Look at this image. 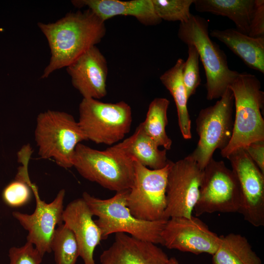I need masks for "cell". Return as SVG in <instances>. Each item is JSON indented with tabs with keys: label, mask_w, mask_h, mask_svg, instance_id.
<instances>
[{
	"label": "cell",
	"mask_w": 264,
	"mask_h": 264,
	"mask_svg": "<svg viewBox=\"0 0 264 264\" xmlns=\"http://www.w3.org/2000/svg\"><path fill=\"white\" fill-rule=\"evenodd\" d=\"M105 21L89 9L70 12L58 21L48 23L38 22L46 37L51 57L41 78L67 67L105 36Z\"/></svg>",
	"instance_id": "cell-1"
},
{
	"label": "cell",
	"mask_w": 264,
	"mask_h": 264,
	"mask_svg": "<svg viewBox=\"0 0 264 264\" xmlns=\"http://www.w3.org/2000/svg\"><path fill=\"white\" fill-rule=\"evenodd\" d=\"M234 97L235 116L231 140L221 151L227 158L234 151L249 144L264 140V120L261 110L264 105V93L257 77L243 72L229 86Z\"/></svg>",
	"instance_id": "cell-2"
},
{
	"label": "cell",
	"mask_w": 264,
	"mask_h": 264,
	"mask_svg": "<svg viewBox=\"0 0 264 264\" xmlns=\"http://www.w3.org/2000/svg\"><path fill=\"white\" fill-rule=\"evenodd\" d=\"M208 26L205 18L192 14L188 21L180 23L177 36L196 48L205 71L206 98L212 100L223 95L239 72L230 69L225 52L211 39Z\"/></svg>",
	"instance_id": "cell-3"
},
{
	"label": "cell",
	"mask_w": 264,
	"mask_h": 264,
	"mask_svg": "<svg viewBox=\"0 0 264 264\" xmlns=\"http://www.w3.org/2000/svg\"><path fill=\"white\" fill-rule=\"evenodd\" d=\"M129 190L117 192L108 199H101L84 192L83 198L100 229L102 240L111 234L124 233L140 240L162 244L161 233L167 220L149 221L139 220L131 213L126 203Z\"/></svg>",
	"instance_id": "cell-4"
},
{
	"label": "cell",
	"mask_w": 264,
	"mask_h": 264,
	"mask_svg": "<svg viewBox=\"0 0 264 264\" xmlns=\"http://www.w3.org/2000/svg\"><path fill=\"white\" fill-rule=\"evenodd\" d=\"M73 167L84 178L111 191L129 190L132 184L133 161L114 145L100 151L78 144L74 154Z\"/></svg>",
	"instance_id": "cell-5"
},
{
	"label": "cell",
	"mask_w": 264,
	"mask_h": 264,
	"mask_svg": "<svg viewBox=\"0 0 264 264\" xmlns=\"http://www.w3.org/2000/svg\"><path fill=\"white\" fill-rule=\"evenodd\" d=\"M34 135L40 157L52 159L66 169L73 167L77 145L87 140L78 121L72 115L53 110L38 114Z\"/></svg>",
	"instance_id": "cell-6"
},
{
	"label": "cell",
	"mask_w": 264,
	"mask_h": 264,
	"mask_svg": "<svg viewBox=\"0 0 264 264\" xmlns=\"http://www.w3.org/2000/svg\"><path fill=\"white\" fill-rule=\"evenodd\" d=\"M78 123L87 140L111 145L122 140L132 121L130 106L124 101L104 103L83 98L79 106Z\"/></svg>",
	"instance_id": "cell-7"
},
{
	"label": "cell",
	"mask_w": 264,
	"mask_h": 264,
	"mask_svg": "<svg viewBox=\"0 0 264 264\" xmlns=\"http://www.w3.org/2000/svg\"><path fill=\"white\" fill-rule=\"evenodd\" d=\"M234 97L228 88L216 103L201 109L196 120L199 139L189 155L203 170L217 149L220 151L228 145L233 132Z\"/></svg>",
	"instance_id": "cell-8"
},
{
	"label": "cell",
	"mask_w": 264,
	"mask_h": 264,
	"mask_svg": "<svg viewBox=\"0 0 264 264\" xmlns=\"http://www.w3.org/2000/svg\"><path fill=\"white\" fill-rule=\"evenodd\" d=\"M171 161L163 168L157 170L133 161L134 178L126 203L135 218L149 221L165 220L166 190Z\"/></svg>",
	"instance_id": "cell-9"
},
{
	"label": "cell",
	"mask_w": 264,
	"mask_h": 264,
	"mask_svg": "<svg viewBox=\"0 0 264 264\" xmlns=\"http://www.w3.org/2000/svg\"><path fill=\"white\" fill-rule=\"evenodd\" d=\"M239 198V184L234 173L223 161L212 158L203 170L199 197L194 209L196 216L237 212Z\"/></svg>",
	"instance_id": "cell-10"
},
{
	"label": "cell",
	"mask_w": 264,
	"mask_h": 264,
	"mask_svg": "<svg viewBox=\"0 0 264 264\" xmlns=\"http://www.w3.org/2000/svg\"><path fill=\"white\" fill-rule=\"evenodd\" d=\"M203 170L189 155L171 161L166 190L164 218H191L198 201Z\"/></svg>",
	"instance_id": "cell-11"
},
{
	"label": "cell",
	"mask_w": 264,
	"mask_h": 264,
	"mask_svg": "<svg viewBox=\"0 0 264 264\" xmlns=\"http://www.w3.org/2000/svg\"><path fill=\"white\" fill-rule=\"evenodd\" d=\"M232 171L239 187L238 213L255 227L264 226V174L243 148L230 154Z\"/></svg>",
	"instance_id": "cell-12"
},
{
	"label": "cell",
	"mask_w": 264,
	"mask_h": 264,
	"mask_svg": "<svg viewBox=\"0 0 264 264\" xmlns=\"http://www.w3.org/2000/svg\"><path fill=\"white\" fill-rule=\"evenodd\" d=\"M36 208L31 214L18 211L12 213L22 227L28 232L27 242L31 243L43 256L51 252V243L56 226L62 224L66 191H59L54 199L46 203L41 199L37 187L32 184Z\"/></svg>",
	"instance_id": "cell-13"
},
{
	"label": "cell",
	"mask_w": 264,
	"mask_h": 264,
	"mask_svg": "<svg viewBox=\"0 0 264 264\" xmlns=\"http://www.w3.org/2000/svg\"><path fill=\"white\" fill-rule=\"evenodd\" d=\"M161 239L162 245L170 249L212 255L220 240V236L211 231L205 223L193 216L168 219L162 231Z\"/></svg>",
	"instance_id": "cell-14"
},
{
	"label": "cell",
	"mask_w": 264,
	"mask_h": 264,
	"mask_svg": "<svg viewBox=\"0 0 264 264\" xmlns=\"http://www.w3.org/2000/svg\"><path fill=\"white\" fill-rule=\"evenodd\" d=\"M66 68L72 86L83 98L99 100L106 96L108 64L96 46L89 48Z\"/></svg>",
	"instance_id": "cell-15"
},
{
	"label": "cell",
	"mask_w": 264,
	"mask_h": 264,
	"mask_svg": "<svg viewBox=\"0 0 264 264\" xmlns=\"http://www.w3.org/2000/svg\"><path fill=\"white\" fill-rule=\"evenodd\" d=\"M169 258L155 244L118 233L101 254L100 264H167Z\"/></svg>",
	"instance_id": "cell-16"
},
{
	"label": "cell",
	"mask_w": 264,
	"mask_h": 264,
	"mask_svg": "<svg viewBox=\"0 0 264 264\" xmlns=\"http://www.w3.org/2000/svg\"><path fill=\"white\" fill-rule=\"evenodd\" d=\"M93 216L83 198L69 203L63 214V222L73 232L84 264H96L94 251L102 240L101 230Z\"/></svg>",
	"instance_id": "cell-17"
},
{
	"label": "cell",
	"mask_w": 264,
	"mask_h": 264,
	"mask_svg": "<svg viewBox=\"0 0 264 264\" xmlns=\"http://www.w3.org/2000/svg\"><path fill=\"white\" fill-rule=\"evenodd\" d=\"M71 2L78 8L87 7L105 22L116 16L133 17L146 26L156 25L162 21L152 0H74Z\"/></svg>",
	"instance_id": "cell-18"
},
{
	"label": "cell",
	"mask_w": 264,
	"mask_h": 264,
	"mask_svg": "<svg viewBox=\"0 0 264 264\" xmlns=\"http://www.w3.org/2000/svg\"><path fill=\"white\" fill-rule=\"evenodd\" d=\"M210 35L223 43L249 68L264 73V37H252L234 28L214 29Z\"/></svg>",
	"instance_id": "cell-19"
},
{
	"label": "cell",
	"mask_w": 264,
	"mask_h": 264,
	"mask_svg": "<svg viewBox=\"0 0 264 264\" xmlns=\"http://www.w3.org/2000/svg\"><path fill=\"white\" fill-rule=\"evenodd\" d=\"M114 145L132 161L151 169L163 168L170 160L167 157V150H159L140 124L131 136Z\"/></svg>",
	"instance_id": "cell-20"
},
{
	"label": "cell",
	"mask_w": 264,
	"mask_h": 264,
	"mask_svg": "<svg viewBox=\"0 0 264 264\" xmlns=\"http://www.w3.org/2000/svg\"><path fill=\"white\" fill-rule=\"evenodd\" d=\"M196 10L227 17L237 30L248 35L255 0H194Z\"/></svg>",
	"instance_id": "cell-21"
},
{
	"label": "cell",
	"mask_w": 264,
	"mask_h": 264,
	"mask_svg": "<svg viewBox=\"0 0 264 264\" xmlns=\"http://www.w3.org/2000/svg\"><path fill=\"white\" fill-rule=\"evenodd\" d=\"M184 61L178 59L175 65L159 77L174 98L177 113L178 126L185 139L192 138L191 121L187 107L188 98L182 80Z\"/></svg>",
	"instance_id": "cell-22"
},
{
	"label": "cell",
	"mask_w": 264,
	"mask_h": 264,
	"mask_svg": "<svg viewBox=\"0 0 264 264\" xmlns=\"http://www.w3.org/2000/svg\"><path fill=\"white\" fill-rule=\"evenodd\" d=\"M220 238L218 247L212 255L213 264H262L244 236L231 233Z\"/></svg>",
	"instance_id": "cell-23"
},
{
	"label": "cell",
	"mask_w": 264,
	"mask_h": 264,
	"mask_svg": "<svg viewBox=\"0 0 264 264\" xmlns=\"http://www.w3.org/2000/svg\"><path fill=\"white\" fill-rule=\"evenodd\" d=\"M169 104L170 101L165 98L154 99L149 106L145 120L140 123L145 133L166 150H170L172 145L165 130Z\"/></svg>",
	"instance_id": "cell-24"
},
{
	"label": "cell",
	"mask_w": 264,
	"mask_h": 264,
	"mask_svg": "<svg viewBox=\"0 0 264 264\" xmlns=\"http://www.w3.org/2000/svg\"><path fill=\"white\" fill-rule=\"evenodd\" d=\"M56 264H76L79 247L73 232L64 223L55 229L51 243Z\"/></svg>",
	"instance_id": "cell-25"
},
{
	"label": "cell",
	"mask_w": 264,
	"mask_h": 264,
	"mask_svg": "<svg viewBox=\"0 0 264 264\" xmlns=\"http://www.w3.org/2000/svg\"><path fill=\"white\" fill-rule=\"evenodd\" d=\"M32 183L27 169L21 167L15 179L3 189L2 198L4 202L11 207H20L27 203L31 197Z\"/></svg>",
	"instance_id": "cell-26"
},
{
	"label": "cell",
	"mask_w": 264,
	"mask_h": 264,
	"mask_svg": "<svg viewBox=\"0 0 264 264\" xmlns=\"http://www.w3.org/2000/svg\"><path fill=\"white\" fill-rule=\"evenodd\" d=\"M159 18L168 22H186L192 14L190 6L194 0H152Z\"/></svg>",
	"instance_id": "cell-27"
},
{
	"label": "cell",
	"mask_w": 264,
	"mask_h": 264,
	"mask_svg": "<svg viewBox=\"0 0 264 264\" xmlns=\"http://www.w3.org/2000/svg\"><path fill=\"white\" fill-rule=\"evenodd\" d=\"M188 46V57L184 62L182 70V80L189 98L194 95L200 84L199 68V55L193 45Z\"/></svg>",
	"instance_id": "cell-28"
},
{
	"label": "cell",
	"mask_w": 264,
	"mask_h": 264,
	"mask_svg": "<svg viewBox=\"0 0 264 264\" xmlns=\"http://www.w3.org/2000/svg\"><path fill=\"white\" fill-rule=\"evenodd\" d=\"M9 264H40L43 256L30 242L9 250Z\"/></svg>",
	"instance_id": "cell-29"
},
{
	"label": "cell",
	"mask_w": 264,
	"mask_h": 264,
	"mask_svg": "<svg viewBox=\"0 0 264 264\" xmlns=\"http://www.w3.org/2000/svg\"><path fill=\"white\" fill-rule=\"evenodd\" d=\"M248 36L254 38L264 37V0H255Z\"/></svg>",
	"instance_id": "cell-30"
},
{
	"label": "cell",
	"mask_w": 264,
	"mask_h": 264,
	"mask_svg": "<svg viewBox=\"0 0 264 264\" xmlns=\"http://www.w3.org/2000/svg\"><path fill=\"white\" fill-rule=\"evenodd\" d=\"M243 149L264 174V140L253 142Z\"/></svg>",
	"instance_id": "cell-31"
},
{
	"label": "cell",
	"mask_w": 264,
	"mask_h": 264,
	"mask_svg": "<svg viewBox=\"0 0 264 264\" xmlns=\"http://www.w3.org/2000/svg\"><path fill=\"white\" fill-rule=\"evenodd\" d=\"M167 264H180L178 261L175 257L169 258Z\"/></svg>",
	"instance_id": "cell-32"
}]
</instances>
